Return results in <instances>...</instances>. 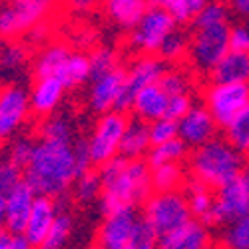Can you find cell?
<instances>
[{
	"label": "cell",
	"instance_id": "f546056e",
	"mask_svg": "<svg viewBox=\"0 0 249 249\" xmlns=\"http://www.w3.org/2000/svg\"><path fill=\"white\" fill-rule=\"evenodd\" d=\"M188 52H190V34L176 26L160 44L158 56L165 64H178V62L188 60Z\"/></svg>",
	"mask_w": 249,
	"mask_h": 249
},
{
	"label": "cell",
	"instance_id": "52a82bcc",
	"mask_svg": "<svg viewBox=\"0 0 249 249\" xmlns=\"http://www.w3.org/2000/svg\"><path fill=\"white\" fill-rule=\"evenodd\" d=\"M126 126H128L126 112L110 110L106 114H100L98 122L94 124V128L86 140L94 168H100L102 163L110 161L120 154V143Z\"/></svg>",
	"mask_w": 249,
	"mask_h": 249
},
{
	"label": "cell",
	"instance_id": "1f68e13d",
	"mask_svg": "<svg viewBox=\"0 0 249 249\" xmlns=\"http://www.w3.org/2000/svg\"><path fill=\"white\" fill-rule=\"evenodd\" d=\"M38 136L56 142H74V124L64 114H50L40 122Z\"/></svg>",
	"mask_w": 249,
	"mask_h": 249
},
{
	"label": "cell",
	"instance_id": "d590c367",
	"mask_svg": "<svg viewBox=\"0 0 249 249\" xmlns=\"http://www.w3.org/2000/svg\"><path fill=\"white\" fill-rule=\"evenodd\" d=\"M231 18V10L227 2H221V0H210L201 12L196 16L194 26H215V24H227Z\"/></svg>",
	"mask_w": 249,
	"mask_h": 249
},
{
	"label": "cell",
	"instance_id": "9c48e42d",
	"mask_svg": "<svg viewBox=\"0 0 249 249\" xmlns=\"http://www.w3.org/2000/svg\"><path fill=\"white\" fill-rule=\"evenodd\" d=\"M243 215H249V170L239 172L215 190V205L207 225L221 227Z\"/></svg>",
	"mask_w": 249,
	"mask_h": 249
},
{
	"label": "cell",
	"instance_id": "d6986e66",
	"mask_svg": "<svg viewBox=\"0 0 249 249\" xmlns=\"http://www.w3.org/2000/svg\"><path fill=\"white\" fill-rule=\"evenodd\" d=\"M56 201L50 196H36L32 212L28 217V223L24 227V235L30 243V247H42L46 233L50 230V225L56 217Z\"/></svg>",
	"mask_w": 249,
	"mask_h": 249
},
{
	"label": "cell",
	"instance_id": "bcb514c9",
	"mask_svg": "<svg viewBox=\"0 0 249 249\" xmlns=\"http://www.w3.org/2000/svg\"><path fill=\"white\" fill-rule=\"evenodd\" d=\"M74 154H76V168H78V176L84 174L86 170L94 168L92 160H90V152L86 146V140H78L74 142Z\"/></svg>",
	"mask_w": 249,
	"mask_h": 249
},
{
	"label": "cell",
	"instance_id": "836d02e7",
	"mask_svg": "<svg viewBox=\"0 0 249 249\" xmlns=\"http://www.w3.org/2000/svg\"><path fill=\"white\" fill-rule=\"evenodd\" d=\"M219 239V243L227 249H249V215L227 221Z\"/></svg>",
	"mask_w": 249,
	"mask_h": 249
},
{
	"label": "cell",
	"instance_id": "4dcf8cb0",
	"mask_svg": "<svg viewBox=\"0 0 249 249\" xmlns=\"http://www.w3.org/2000/svg\"><path fill=\"white\" fill-rule=\"evenodd\" d=\"M221 130H223V138L233 148L245 154L249 150V104L243 110H239Z\"/></svg>",
	"mask_w": 249,
	"mask_h": 249
},
{
	"label": "cell",
	"instance_id": "44dd1931",
	"mask_svg": "<svg viewBox=\"0 0 249 249\" xmlns=\"http://www.w3.org/2000/svg\"><path fill=\"white\" fill-rule=\"evenodd\" d=\"M100 4L106 18L116 28L130 32L138 24L142 14L148 10L150 0H102Z\"/></svg>",
	"mask_w": 249,
	"mask_h": 249
},
{
	"label": "cell",
	"instance_id": "816d5d0a",
	"mask_svg": "<svg viewBox=\"0 0 249 249\" xmlns=\"http://www.w3.org/2000/svg\"><path fill=\"white\" fill-rule=\"evenodd\" d=\"M6 231V219H4V194H0V233Z\"/></svg>",
	"mask_w": 249,
	"mask_h": 249
},
{
	"label": "cell",
	"instance_id": "d4e9b609",
	"mask_svg": "<svg viewBox=\"0 0 249 249\" xmlns=\"http://www.w3.org/2000/svg\"><path fill=\"white\" fill-rule=\"evenodd\" d=\"M188 156L190 146L178 136L161 143H152V148L146 154V161L150 163V168H156L161 163H183L188 161Z\"/></svg>",
	"mask_w": 249,
	"mask_h": 249
},
{
	"label": "cell",
	"instance_id": "f1b7e54d",
	"mask_svg": "<svg viewBox=\"0 0 249 249\" xmlns=\"http://www.w3.org/2000/svg\"><path fill=\"white\" fill-rule=\"evenodd\" d=\"M188 181L181 163H161L152 168V188L154 192H172L181 190Z\"/></svg>",
	"mask_w": 249,
	"mask_h": 249
},
{
	"label": "cell",
	"instance_id": "e0dca14e",
	"mask_svg": "<svg viewBox=\"0 0 249 249\" xmlns=\"http://www.w3.org/2000/svg\"><path fill=\"white\" fill-rule=\"evenodd\" d=\"M36 196L38 194L26 181L18 183L16 188H12L4 196V219H6V230L10 233H24Z\"/></svg>",
	"mask_w": 249,
	"mask_h": 249
},
{
	"label": "cell",
	"instance_id": "ee69618b",
	"mask_svg": "<svg viewBox=\"0 0 249 249\" xmlns=\"http://www.w3.org/2000/svg\"><path fill=\"white\" fill-rule=\"evenodd\" d=\"M230 50L249 52V24L247 22L230 26Z\"/></svg>",
	"mask_w": 249,
	"mask_h": 249
},
{
	"label": "cell",
	"instance_id": "8d00e7d4",
	"mask_svg": "<svg viewBox=\"0 0 249 249\" xmlns=\"http://www.w3.org/2000/svg\"><path fill=\"white\" fill-rule=\"evenodd\" d=\"M158 239L160 235L156 233V230L152 227V223L146 217H140L134 223V230H132V237H130V249H152L158 247Z\"/></svg>",
	"mask_w": 249,
	"mask_h": 249
},
{
	"label": "cell",
	"instance_id": "f35d334b",
	"mask_svg": "<svg viewBox=\"0 0 249 249\" xmlns=\"http://www.w3.org/2000/svg\"><path fill=\"white\" fill-rule=\"evenodd\" d=\"M160 86L165 90L168 96L176 94H192V78L183 70H165L160 78Z\"/></svg>",
	"mask_w": 249,
	"mask_h": 249
},
{
	"label": "cell",
	"instance_id": "f907efd6",
	"mask_svg": "<svg viewBox=\"0 0 249 249\" xmlns=\"http://www.w3.org/2000/svg\"><path fill=\"white\" fill-rule=\"evenodd\" d=\"M30 243L24 233H10V249H28Z\"/></svg>",
	"mask_w": 249,
	"mask_h": 249
},
{
	"label": "cell",
	"instance_id": "7402d4cb",
	"mask_svg": "<svg viewBox=\"0 0 249 249\" xmlns=\"http://www.w3.org/2000/svg\"><path fill=\"white\" fill-rule=\"evenodd\" d=\"M212 82H231V84H249V52L227 50V54L210 72Z\"/></svg>",
	"mask_w": 249,
	"mask_h": 249
},
{
	"label": "cell",
	"instance_id": "7c38bea8",
	"mask_svg": "<svg viewBox=\"0 0 249 249\" xmlns=\"http://www.w3.org/2000/svg\"><path fill=\"white\" fill-rule=\"evenodd\" d=\"M30 94L18 84L0 86V142L14 138L28 122Z\"/></svg>",
	"mask_w": 249,
	"mask_h": 249
},
{
	"label": "cell",
	"instance_id": "11a10c76",
	"mask_svg": "<svg viewBox=\"0 0 249 249\" xmlns=\"http://www.w3.org/2000/svg\"><path fill=\"white\" fill-rule=\"evenodd\" d=\"M221 2H227V4H230V2H231V0H221Z\"/></svg>",
	"mask_w": 249,
	"mask_h": 249
},
{
	"label": "cell",
	"instance_id": "681fc988",
	"mask_svg": "<svg viewBox=\"0 0 249 249\" xmlns=\"http://www.w3.org/2000/svg\"><path fill=\"white\" fill-rule=\"evenodd\" d=\"M230 6L241 18H249V0H231Z\"/></svg>",
	"mask_w": 249,
	"mask_h": 249
},
{
	"label": "cell",
	"instance_id": "277c9868",
	"mask_svg": "<svg viewBox=\"0 0 249 249\" xmlns=\"http://www.w3.org/2000/svg\"><path fill=\"white\" fill-rule=\"evenodd\" d=\"M60 0H4L0 4V40L24 36L34 24L50 20Z\"/></svg>",
	"mask_w": 249,
	"mask_h": 249
},
{
	"label": "cell",
	"instance_id": "ba28073f",
	"mask_svg": "<svg viewBox=\"0 0 249 249\" xmlns=\"http://www.w3.org/2000/svg\"><path fill=\"white\" fill-rule=\"evenodd\" d=\"M178 26L168 8L150 4L138 24L130 30V48L138 54H158L160 44Z\"/></svg>",
	"mask_w": 249,
	"mask_h": 249
},
{
	"label": "cell",
	"instance_id": "8fae6325",
	"mask_svg": "<svg viewBox=\"0 0 249 249\" xmlns=\"http://www.w3.org/2000/svg\"><path fill=\"white\" fill-rule=\"evenodd\" d=\"M165 70H168V66H165V62L158 54H140L126 70V82H124L122 94L118 98L116 110L130 112L136 92L142 90L143 86L160 82Z\"/></svg>",
	"mask_w": 249,
	"mask_h": 249
},
{
	"label": "cell",
	"instance_id": "ffe728a7",
	"mask_svg": "<svg viewBox=\"0 0 249 249\" xmlns=\"http://www.w3.org/2000/svg\"><path fill=\"white\" fill-rule=\"evenodd\" d=\"M168 94L160 86V82L150 86H143L142 90L136 92L134 102L130 112H134L136 118L143 120V122H154L161 116H165V110H168Z\"/></svg>",
	"mask_w": 249,
	"mask_h": 249
},
{
	"label": "cell",
	"instance_id": "e575fe53",
	"mask_svg": "<svg viewBox=\"0 0 249 249\" xmlns=\"http://www.w3.org/2000/svg\"><path fill=\"white\" fill-rule=\"evenodd\" d=\"M102 194V178L98 168H90L74 179V196L80 203H92L100 199Z\"/></svg>",
	"mask_w": 249,
	"mask_h": 249
},
{
	"label": "cell",
	"instance_id": "ac0fdd59",
	"mask_svg": "<svg viewBox=\"0 0 249 249\" xmlns=\"http://www.w3.org/2000/svg\"><path fill=\"white\" fill-rule=\"evenodd\" d=\"M30 94V110L38 118H46L56 112L62 98L66 94V86L58 76H36Z\"/></svg>",
	"mask_w": 249,
	"mask_h": 249
},
{
	"label": "cell",
	"instance_id": "ab89813d",
	"mask_svg": "<svg viewBox=\"0 0 249 249\" xmlns=\"http://www.w3.org/2000/svg\"><path fill=\"white\" fill-rule=\"evenodd\" d=\"M210 2V0H176V2L168 8L172 16L176 18L178 26L183 24H194L196 16L201 12V8Z\"/></svg>",
	"mask_w": 249,
	"mask_h": 249
},
{
	"label": "cell",
	"instance_id": "4fadbf2b",
	"mask_svg": "<svg viewBox=\"0 0 249 249\" xmlns=\"http://www.w3.org/2000/svg\"><path fill=\"white\" fill-rule=\"evenodd\" d=\"M219 124L205 108V104H192V108L178 120V136L188 143L190 150L210 142L217 136Z\"/></svg>",
	"mask_w": 249,
	"mask_h": 249
},
{
	"label": "cell",
	"instance_id": "83f0119b",
	"mask_svg": "<svg viewBox=\"0 0 249 249\" xmlns=\"http://www.w3.org/2000/svg\"><path fill=\"white\" fill-rule=\"evenodd\" d=\"M30 62V48L28 44L20 42L18 38L6 40L4 46H0V70L4 74H18L22 72Z\"/></svg>",
	"mask_w": 249,
	"mask_h": 249
},
{
	"label": "cell",
	"instance_id": "2e32d148",
	"mask_svg": "<svg viewBox=\"0 0 249 249\" xmlns=\"http://www.w3.org/2000/svg\"><path fill=\"white\" fill-rule=\"evenodd\" d=\"M213 245L212 227L205 225L197 217H190L174 231L165 233L158 239L161 249H207Z\"/></svg>",
	"mask_w": 249,
	"mask_h": 249
},
{
	"label": "cell",
	"instance_id": "f6af8a7d",
	"mask_svg": "<svg viewBox=\"0 0 249 249\" xmlns=\"http://www.w3.org/2000/svg\"><path fill=\"white\" fill-rule=\"evenodd\" d=\"M192 94H176L168 98V110H165V116H170L174 120H179L185 112L192 108Z\"/></svg>",
	"mask_w": 249,
	"mask_h": 249
},
{
	"label": "cell",
	"instance_id": "c3c4849f",
	"mask_svg": "<svg viewBox=\"0 0 249 249\" xmlns=\"http://www.w3.org/2000/svg\"><path fill=\"white\" fill-rule=\"evenodd\" d=\"M102 0H66V6L76 14H86L92 12Z\"/></svg>",
	"mask_w": 249,
	"mask_h": 249
},
{
	"label": "cell",
	"instance_id": "8992f818",
	"mask_svg": "<svg viewBox=\"0 0 249 249\" xmlns=\"http://www.w3.org/2000/svg\"><path fill=\"white\" fill-rule=\"evenodd\" d=\"M230 22L215 26H194L190 34L188 62L201 74H210L230 50Z\"/></svg>",
	"mask_w": 249,
	"mask_h": 249
},
{
	"label": "cell",
	"instance_id": "cb8c5ba5",
	"mask_svg": "<svg viewBox=\"0 0 249 249\" xmlns=\"http://www.w3.org/2000/svg\"><path fill=\"white\" fill-rule=\"evenodd\" d=\"M181 190H183L185 197H188L192 217H197L207 225V219H210V215L213 212V205H215V190H212L210 185L201 183L196 178H190L183 183Z\"/></svg>",
	"mask_w": 249,
	"mask_h": 249
},
{
	"label": "cell",
	"instance_id": "d6a6232c",
	"mask_svg": "<svg viewBox=\"0 0 249 249\" xmlns=\"http://www.w3.org/2000/svg\"><path fill=\"white\" fill-rule=\"evenodd\" d=\"M74 233V217L70 213H56L50 230L46 233V239L42 243L44 249H60L70 243V237Z\"/></svg>",
	"mask_w": 249,
	"mask_h": 249
},
{
	"label": "cell",
	"instance_id": "3957f363",
	"mask_svg": "<svg viewBox=\"0 0 249 249\" xmlns=\"http://www.w3.org/2000/svg\"><path fill=\"white\" fill-rule=\"evenodd\" d=\"M188 170L192 178L210 185L212 190H217L245 170V154L233 148L225 138L215 136L201 146L192 148L188 156Z\"/></svg>",
	"mask_w": 249,
	"mask_h": 249
},
{
	"label": "cell",
	"instance_id": "484cf974",
	"mask_svg": "<svg viewBox=\"0 0 249 249\" xmlns=\"http://www.w3.org/2000/svg\"><path fill=\"white\" fill-rule=\"evenodd\" d=\"M58 78L64 82L66 90H74V88L84 86L92 78L90 58L82 52H70L68 58L64 60V64H62L60 72H58Z\"/></svg>",
	"mask_w": 249,
	"mask_h": 249
},
{
	"label": "cell",
	"instance_id": "5b68a950",
	"mask_svg": "<svg viewBox=\"0 0 249 249\" xmlns=\"http://www.w3.org/2000/svg\"><path fill=\"white\" fill-rule=\"evenodd\" d=\"M142 205H143V217L152 223L160 237L174 231L176 227H179L183 221L192 217L188 197H185L183 190L152 192L150 197Z\"/></svg>",
	"mask_w": 249,
	"mask_h": 249
},
{
	"label": "cell",
	"instance_id": "4316f807",
	"mask_svg": "<svg viewBox=\"0 0 249 249\" xmlns=\"http://www.w3.org/2000/svg\"><path fill=\"white\" fill-rule=\"evenodd\" d=\"M70 48L62 42H46L34 58V76H58Z\"/></svg>",
	"mask_w": 249,
	"mask_h": 249
},
{
	"label": "cell",
	"instance_id": "7a4b0ae2",
	"mask_svg": "<svg viewBox=\"0 0 249 249\" xmlns=\"http://www.w3.org/2000/svg\"><path fill=\"white\" fill-rule=\"evenodd\" d=\"M78 178L74 142H56L40 138L34 143L32 158L24 168V181L38 194L60 197Z\"/></svg>",
	"mask_w": 249,
	"mask_h": 249
},
{
	"label": "cell",
	"instance_id": "6da1fadb",
	"mask_svg": "<svg viewBox=\"0 0 249 249\" xmlns=\"http://www.w3.org/2000/svg\"><path fill=\"white\" fill-rule=\"evenodd\" d=\"M98 172L102 178L100 207L104 215L126 207H138L154 192L152 168L146 158L128 160L118 154L110 161L102 163Z\"/></svg>",
	"mask_w": 249,
	"mask_h": 249
},
{
	"label": "cell",
	"instance_id": "db71d44e",
	"mask_svg": "<svg viewBox=\"0 0 249 249\" xmlns=\"http://www.w3.org/2000/svg\"><path fill=\"white\" fill-rule=\"evenodd\" d=\"M245 168H247V170H249V150H247V152H245Z\"/></svg>",
	"mask_w": 249,
	"mask_h": 249
},
{
	"label": "cell",
	"instance_id": "9f6ffc18",
	"mask_svg": "<svg viewBox=\"0 0 249 249\" xmlns=\"http://www.w3.org/2000/svg\"><path fill=\"white\" fill-rule=\"evenodd\" d=\"M0 46H2V44H0Z\"/></svg>",
	"mask_w": 249,
	"mask_h": 249
},
{
	"label": "cell",
	"instance_id": "7bdbcfd3",
	"mask_svg": "<svg viewBox=\"0 0 249 249\" xmlns=\"http://www.w3.org/2000/svg\"><path fill=\"white\" fill-rule=\"evenodd\" d=\"M172 138H178V120L170 116H161L150 122V140L152 143H161Z\"/></svg>",
	"mask_w": 249,
	"mask_h": 249
},
{
	"label": "cell",
	"instance_id": "f5cc1de1",
	"mask_svg": "<svg viewBox=\"0 0 249 249\" xmlns=\"http://www.w3.org/2000/svg\"><path fill=\"white\" fill-rule=\"evenodd\" d=\"M174 2H176V0H150V4H154V6H161V8H170Z\"/></svg>",
	"mask_w": 249,
	"mask_h": 249
},
{
	"label": "cell",
	"instance_id": "5bb4252c",
	"mask_svg": "<svg viewBox=\"0 0 249 249\" xmlns=\"http://www.w3.org/2000/svg\"><path fill=\"white\" fill-rule=\"evenodd\" d=\"M136 219V207H126V210L104 215V221L96 233V245L104 249H130V237Z\"/></svg>",
	"mask_w": 249,
	"mask_h": 249
},
{
	"label": "cell",
	"instance_id": "7dc6e473",
	"mask_svg": "<svg viewBox=\"0 0 249 249\" xmlns=\"http://www.w3.org/2000/svg\"><path fill=\"white\" fill-rule=\"evenodd\" d=\"M26 36H28V42H30V44L44 46V44L48 42V38H50V24H48V20L34 24V26L26 32Z\"/></svg>",
	"mask_w": 249,
	"mask_h": 249
},
{
	"label": "cell",
	"instance_id": "30bf717a",
	"mask_svg": "<svg viewBox=\"0 0 249 249\" xmlns=\"http://www.w3.org/2000/svg\"><path fill=\"white\" fill-rule=\"evenodd\" d=\"M203 104L219 124V128H223L239 110H243L249 104V84L212 82L203 90Z\"/></svg>",
	"mask_w": 249,
	"mask_h": 249
},
{
	"label": "cell",
	"instance_id": "60d3db41",
	"mask_svg": "<svg viewBox=\"0 0 249 249\" xmlns=\"http://www.w3.org/2000/svg\"><path fill=\"white\" fill-rule=\"evenodd\" d=\"M34 140L28 136H16L10 138V143L6 148V158L12 160L14 163H18L20 168H26L30 158H32V150H34Z\"/></svg>",
	"mask_w": 249,
	"mask_h": 249
},
{
	"label": "cell",
	"instance_id": "603a6c76",
	"mask_svg": "<svg viewBox=\"0 0 249 249\" xmlns=\"http://www.w3.org/2000/svg\"><path fill=\"white\" fill-rule=\"evenodd\" d=\"M152 148L150 140V124L140 118L128 120V126L124 130L122 143H120V154L128 160L136 158H146L148 150Z\"/></svg>",
	"mask_w": 249,
	"mask_h": 249
},
{
	"label": "cell",
	"instance_id": "74e56055",
	"mask_svg": "<svg viewBox=\"0 0 249 249\" xmlns=\"http://www.w3.org/2000/svg\"><path fill=\"white\" fill-rule=\"evenodd\" d=\"M88 58H90V72H92V78H94V76H100V74H106V72H110V70L120 68V54H118L114 48H108V46L96 48Z\"/></svg>",
	"mask_w": 249,
	"mask_h": 249
},
{
	"label": "cell",
	"instance_id": "b9f144b4",
	"mask_svg": "<svg viewBox=\"0 0 249 249\" xmlns=\"http://www.w3.org/2000/svg\"><path fill=\"white\" fill-rule=\"evenodd\" d=\"M24 181V168L8 160L6 156L0 158V194H8L12 188Z\"/></svg>",
	"mask_w": 249,
	"mask_h": 249
},
{
	"label": "cell",
	"instance_id": "9a60e30c",
	"mask_svg": "<svg viewBox=\"0 0 249 249\" xmlns=\"http://www.w3.org/2000/svg\"><path fill=\"white\" fill-rule=\"evenodd\" d=\"M124 82H126V70L122 66L116 70H110L106 74L90 78L88 108L96 114H106L110 110H116Z\"/></svg>",
	"mask_w": 249,
	"mask_h": 249
}]
</instances>
